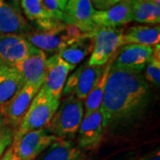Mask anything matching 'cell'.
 <instances>
[{"label":"cell","mask_w":160,"mask_h":160,"mask_svg":"<svg viewBox=\"0 0 160 160\" xmlns=\"http://www.w3.org/2000/svg\"><path fill=\"white\" fill-rule=\"evenodd\" d=\"M150 101L151 89L142 75L110 67L100 108L105 130L136 120Z\"/></svg>","instance_id":"obj_1"},{"label":"cell","mask_w":160,"mask_h":160,"mask_svg":"<svg viewBox=\"0 0 160 160\" xmlns=\"http://www.w3.org/2000/svg\"><path fill=\"white\" fill-rule=\"evenodd\" d=\"M88 34L83 32L73 24L61 22L56 27L48 30L33 29L23 37L37 49L45 53L55 54Z\"/></svg>","instance_id":"obj_2"},{"label":"cell","mask_w":160,"mask_h":160,"mask_svg":"<svg viewBox=\"0 0 160 160\" xmlns=\"http://www.w3.org/2000/svg\"><path fill=\"white\" fill-rule=\"evenodd\" d=\"M85 116L84 102L71 94L60 103L56 112L46 129L51 134L63 140L74 138Z\"/></svg>","instance_id":"obj_3"},{"label":"cell","mask_w":160,"mask_h":160,"mask_svg":"<svg viewBox=\"0 0 160 160\" xmlns=\"http://www.w3.org/2000/svg\"><path fill=\"white\" fill-rule=\"evenodd\" d=\"M61 101H56L49 95L42 86L29 106L21 125L14 132L13 140L22 137L31 131L46 128L56 112Z\"/></svg>","instance_id":"obj_4"},{"label":"cell","mask_w":160,"mask_h":160,"mask_svg":"<svg viewBox=\"0 0 160 160\" xmlns=\"http://www.w3.org/2000/svg\"><path fill=\"white\" fill-rule=\"evenodd\" d=\"M125 28L95 27L92 30L93 48L87 65L104 66L113 58L116 52L124 46L123 35Z\"/></svg>","instance_id":"obj_5"},{"label":"cell","mask_w":160,"mask_h":160,"mask_svg":"<svg viewBox=\"0 0 160 160\" xmlns=\"http://www.w3.org/2000/svg\"><path fill=\"white\" fill-rule=\"evenodd\" d=\"M59 139L43 128L29 132L22 137L12 140L11 146L19 160H35Z\"/></svg>","instance_id":"obj_6"},{"label":"cell","mask_w":160,"mask_h":160,"mask_svg":"<svg viewBox=\"0 0 160 160\" xmlns=\"http://www.w3.org/2000/svg\"><path fill=\"white\" fill-rule=\"evenodd\" d=\"M154 54V46L126 45L109 61L111 68L140 73L145 69Z\"/></svg>","instance_id":"obj_7"},{"label":"cell","mask_w":160,"mask_h":160,"mask_svg":"<svg viewBox=\"0 0 160 160\" xmlns=\"http://www.w3.org/2000/svg\"><path fill=\"white\" fill-rule=\"evenodd\" d=\"M39 89V87L25 84L14 96L0 106V112L4 120L15 131L21 125L22 120Z\"/></svg>","instance_id":"obj_8"},{"label":"cell","mask_w":160,"mask_h":160,"mask_svg":"<svg viewBox=\"0 0 160 160\" xmlns=\"http://www.w3.org/2000/svg\"><path fill=\"white\" fill-rule=\"evenodd\" d=\"M39 52L23 36L0 34V65L15 67L27 57Z\"/></svg>","instance_id":"obj_9"},{"label":"cell","mask_w":160,"mask_h":160,"mask_svg":"<svg viewBox=\"0 0 160 160\" xmlns=\"http://www.w3.org/2000/svg\"><path fill=\"white\" fill-rule=\"evenodd\" d=\"M73 69L58 53L46 59V78L43 86L52 99L61 101L68 75Z\"/></svg>","instance_id":"obj_10"},{"label":"cell","mask_w":160,"mask_h":160,"mask_svg":"<svg viewBox=\"0 0 160 160\" xmlns=\"http://www.w3.org/2000/svg\"><path fill=\"white\" fill-rule=\"evenodd\" d=\"M102 114L100 109L85 115L78 129V147L81 149H94L102 142L105 134Z\"/></svg>","instance_id":"obj_11"},{"label":"cell","mask_w":160,"mask_h":160,"mask_svg":"<svg viewBox=\"0 0 160 160\" xmlns=\"http://www.w3.org/2000/svg\"><path fill=\"white\" fill-rule=\"evenodd\" d=\"M14 7L23 12L26 18L37 26L38 30H48L56 27L61 22L46 10L42 0H12Z\"/></svg>","instance_id":"obj_12"},{"label":"cell","mask_w":160,"mask_h":160,"mask_svg":"<svg viewBox=\"0 0 160 160\" xmlns=\"http://www.w3.org/2000/svg\"><path fill=\"white\" fill-rule=\"evenodd\" d=\"M94 12L90 0H68L64 10L66 23L73 24L85 33H91L96 27L92 22Z\"/></svg>","instance_id":"obj_13"},{"label":"cell","mask_w":160,"mask_h":160,"mask_svg":"<svg viewBox=\"0 0 160 160\" xmlns=\"http://www.w3.org/2000/svg\"><path fill=\"white\" fill-rule=\"evenodd\" d=\"M132 22L131 0H125L116 4L107 10H95L92 22L96 27L118 28Z\"/></svg>","instance_id":"obj_14"},{"label":"cell","mask_w":160,"mask_h":160,"mask_svg":"<svg viewBox=\"0 0 160 160\" xmlns=\"http://www.w3.org/2000/svg\"><path fill=\"white\" fill-rule=\"evenodd\" d=\"M46 54L40 51L22 61L15 66L24 85L29 84L41 88L46 78Z\"/></svg>","instance_id":"obj_15"},{"label":"cell","mask_w":160,"mask_h":160,"mask_svg":"<svg viewBox=\"0 0 160 160\" xmlns=\"http://www.w3.org/2000/svg\"><path fill=\"white\" fill-rule=\"evenodd\" d=\"M32 29L21 12L6 0H0V34L24 36Z\"/></svg>","instance_id":"obj_16"},{"label":"cell","mask_w":160,"mask_h":160,"mask_svg":"<svg viewBox=\"0 0 160 160\" xmlns=\"http://www.w3.org/2000/svg\"><path fill=\"white\" fill-rule=\"evenodd\" d=\"M84 158L81 149L71 140L59 139L35 160H84Z\"/></svg>","instance_id":"obj_17"},{"label":"cell","mask_w":160,"mask_h":160,"mask_svg":"<svg viewBox=\"0 0 160 160\" xmlns=\"http://www.w3.org/2000/svg\"><path fill=\"white\" fill-rule=\"evenodd\" d=\"M160 41L159 26L136 25L125 29L123 43L126 45H141L154 46Z\"/></svg>","instance_id":"obj_18"},{"label":"cell","mask_w":160,"mask_h":160,"mask_svg":"<svg viewBox=\"0 0 160 160\" xmlns=\"http://www.w3.org/2000/svg\"><path fill=\"white\" fill-rule=\"evenodd\" d=\"M23 86L22 78L15 67L0 65V106L14 96Z\"/></svg>","instance_id":"obj_19"},{"label":"cell","mask_w":160,"mask_h":160,"mask_svg":"<svg viewBox=\"0 0 160 160\" xmlns=\"http://www.w3.org/2000/svg\"><path fill=\"white\" fill-rule=\"evenodd\" d=\"M132 22L157 26L160 22V6L155 0H131Z\"/></svg>","instance_id":"obj_20"},{"label":"cell","mask_w":160,"mask_h":160,"mask_svg":"<svg viewBox=\"0 0 160 160\" xmlns=\"http://www.w3.org/2000/svg\"><path fill=\"white\" fill-rule=\"evenodd\" d=\"M93 48V38L92 33L86 35L82 39L75 42L68 47L64 48L58 54L64 62L68 63L71 67L76 68V66L80 63L85 58L89 55Z\"/></svg>","instance_id":"obj_21"},{"label":"cell","mask_w":160,"mask_h":160,"mask_svg":"<svg viewBox=\"0 0 160 160\" xmlns=\"http://www.w3.org/2000/svg\"><path fill=\"white\" fill-rule=\"evenodd\" d=\"M104 66H89L87 63L84 64L73 95L81 101L86 100L92 88L102 73Z\"/></svg>","instance_id":"obj_22"},{"label":"cell","mask_w":160,"mask_h":160,"mask_svg":"<svg viewBox=\"0 0 160 160\" xmlns=\"http://www.w3.org/2000/svg\"><path fill=\"white\" fill-rule=\"evenodd\" d=\"M109 68H110V65H109V62H108L107 65L104 66L102 73L98 78L94 86L92 88L88 96L86 98V102H84V109H86L85 115L96 111L101 108L103 96H104V92H105V87H106Z\"/></svg>","instance_id":"obj_23"},{"label":"cell","mask_w":160,"mask_h":160,"mask_svg":"<svg viewBox=\"0 0 160 160\" xmlns=\"http://www.w3.org/2000/svg\"><path fill=\"white\" fill-rule=\"evenodd\" d=\"M144 78L157 87L160 84V51L159 44L154 46V54L145 67Z\"/></svg>","instance_id":"obj_24"},{"label":"cell","mask_w":160,"mask_h":160,"mask_svg":"<svg viewBox=\"0 0 160 160\" xmlns=\"http://www.w3.org/2000/svg\"><path fill=\"white\" fill-rule=\"evenodd\" d=\"M15 130L6 121L0 130V159L12 143Z\"/></svg>","instance_id":"obj_25"},{"label":"cell","mask_w":160,"mask_h":160,"mask_svg":"<svg viewBox=\"0 0 160 160\" xmlns=\"http://www.w3.org/2000/svg\"><path fill=\"white\" fill-rule=\"evenodd\" d=\"M42 2L46 8V10L52 13L54 17L66 22V14L64 12L59 8L56 0H42Z\"/></svg>","instance_id":"obj_26"},{"label":"cell","mask_w":160,"mask_h":160,"mask_svg":"<svg viewBox=\"0 0 160 160\" xmlns=\"http://www.w3.org/2000/svg\"><path fill=\"white\" fill-rule=\"evenodd\" d=\"M92 4L93 7H96L99 9V11L107 10L109 7H111V5L109 3V0H90Z\"/></svg>","instance_id":"obj_27"},{"label":"cell","mask_w":160,"mask_h":160,"mask_svg":"<svg viewBox=\"0 0 160 160\" xmlns=\"http://www.w3.org/2000/svg\"><path fill=\"white\" fill-rule=\"evenodd\" d=\"M0 160H19L16 158V156L14 154L13 150H12V146H10L8 149H6V151L4 153L3 157L1 158Z\"/></svg>","instance_id":"obj_28"},{"label":"cell","mask_w":160,"mask_h":160,"mask_svg":"<svg viewBox=\"0 0 160 160\" xmlns=\"http://www.w3.org/2000/svg\"><path fill=\"white\" fill-rule=\"evenodd\" d=\"M139 160H160V152L159 149L154 150L153 152L149 153L147 156L143 157Z\"/></svg>","instance_id":"obj_29"},{"label":"cell","mask_w":160,"mask_h":160,"mask_svg":"<svg viewBox=\"0 0 160 160\" xmlns=\"http://www.w3.org/2000/svg\"><path fill=\"white\" fill-rule=\"evenodd\" d=\"M56 2H57L59 8H60L62 12H64V10H65V6H66V4H67L68 0H56Z\"/></svg>","instance_id":"obj_30"},{"label":"cell","mask_w":160,"mask_h":160,"mask_svg":"<svg viewBox=\"0 0 160 160\" xmlns=\"http://www.w3.org/2000/svg\"><path fill=\"white\" fill-rule=\"evenodd\" d=\"M4 123H5V120H4V118H3V116H2L1 112H0V130L2 128V126H4Z\"/></svg>","instance_id":"obj_31"},{"label":"cell","mask_w":160,"mask_h":160,"mask_svg":"<svg viewBox=\"0 0 160 160\" xmlns=\"http://www.w3.org/2000/svg\"><path fill=\"white\" fill-rule=\"evenodd\" d=\"M121 1H125V0H109V3H110V5L111 6H114L116 4H118V3H119Z\"/></svg>","instance_id":"obj_32"},{"label":"cell","mask_w":160,"mask_h":160,"mask_svg":"<svg viewBox=\"0 0 160 160\" xmlns=\"http://www.w3.org/2000/svg\"><path fill=\"white\" fill-rule=\"evenodd\" d=\"M138 160H139V159H138Z\"/></svg>","instance_id":"obj_33"}]
</instances>
